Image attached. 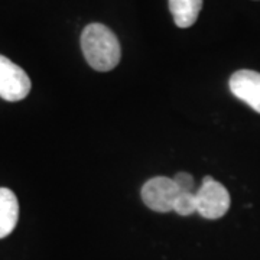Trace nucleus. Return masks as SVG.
Here are the masks:
<instances>
[{"mask_svg":"<svg viewBox=\"0 0 260 260\" xmlns=\"http://www.w3.org/2000/svg\"><path fill=\"white\" fill-rule=\"evenodd\" d=\"M81 48L88 65L95 71H112L120 62L119 39L106 25L91 23L85 26L81 35Z\"/></svg>","mask_w":260,"mask_h":260,"instance_id":"obj_1","label":"nucleus"},{"mask_svg":"<svg viewBox=\"0 0 260 260\" xmlns=\"http://www.w3.org/2000/svg\"><path fill=\"white\" fill-rule=\"evenodd\" d=\"M197 213L207 220L221 218L230 208V194L225 186L211 177L203 178V184L197 191Z\"/></svg>","mask_w":260,"mask_h":260,"instance_id":"obj_2","label":"nucleus"},{"mask_svg":"<svg viewBox=\"0 0 260 260\" xmlns=\"http://www.w3.org/2000/svg\"><path fill=\"white\" fill-rule=\"evenodd\" d=\"M195 194L179 192L174 203V211L179 215H191L197 213V195Z\"/></svg>","mask_w":260,"mask_h":260,"instance_id":"obj_8","label":"nucleus"},{"mask_svg":"<svg viewBox=\"0 0 260 260\" xmlns=\"http://www.w3.org/2000/svg\"><path fill=\"white\" fill-rule=\"evenodd\" d=\"M203 9V0H169V10L178 28L192 26Z\"/></svg>","mask_w":260,"mask_h":260,"instance_id":"obj_7","label":"nucleus"},{"mask_svg":"<svg viewBox=\"0 0 260 260\" xmlns=\"http://www.w3.org/2000/svg\"><path fill=\"white\" fill-rule=\"evenodd\" d=\"M178 191L174 179L167 177H155L149 179L142 188V200L146 207L156 213L174 211V203Z\"/></svg>","mask_w":260,"mask_h":260,"instance_id":"obj_4","label":"nucleus"},{"mask_svg":"<svg viewBox=\"0 0 260 260\" xmlns=\"http://www.w3.org/2000/svg\"><path fill=\"white\" fill-rule=\"evenodd\" d=\"M28 74L9 58L0 55V97L6 102L23 100L30 91Z\"/></svg>","mask_w":260,"mask_h":260,"instance_id":"obj_3","label":"nucleus"},{"mask_svg":"<svg viewBox=\"0 0 260 260\" xmlns=\"http://www.w3.org/2000/svg\"><path fill=\"white\" fill-rule=\"evenodd\" d=\"M174 182H175V185H177L179 192H191V194H195L198 191V188L195 186L194 178H192V175H189L188 172H178L175 178H174Z\"/></svg>","mask_w":260,"mask_h":260,"instance_id":"obj_9","label":"nucleus"},{"mask_svg":"<svg viewBox=\"0 0 260 260\" xmlns=\"http://www.w3.org/2000/svg\"><path fill=\"white\" fill-rule=\"evenodd\" d=\"M19 218V203L9 188H0V239L15 230Z\"/></svg>","mask_w":260,"mask_h":260,"instance_id":"obj_6","label":"nucleus"},{"mask_svg":"<svg viewBox=\"0 0 260 260\" xmlns=\"http://www.w3.org/2000/svg\"><path fill=\"white\" fill-rule=\"evenodd\" d=\"M232 93L250 106L254 112L260 113V73L251 70H240L230 77Z\"/></svg>","mask_w":260,"mask_h":260,"instance_id":"obj_5","label":"nucleus"}]
</instances>
